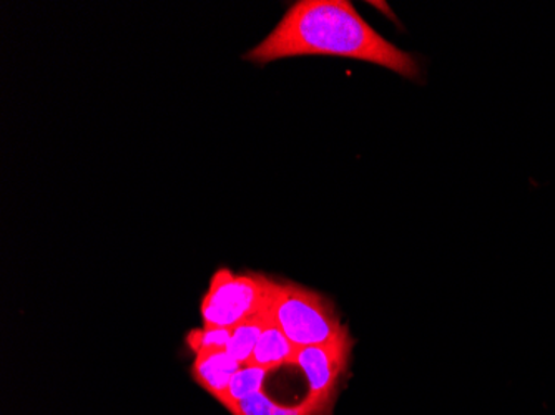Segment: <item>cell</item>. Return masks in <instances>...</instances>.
Here are the masks:
<instances>
[{
	"label": "cell",
	"instance_id": "obj_7",
	"mask_svg": "<svg viewBox=\"0 0 555 415\" xmlns=\"http://www.w3.org/2000/svg\"><path fill=\"white\" fill-rule=\"evenodd\" d=\"M270 306L261 309L260 313L254 314V316L243 321L238 326L233 327L232 337H230L229 346H227V352H229L233 359H236L242 366H246V362L249 361V358L254 354L255 348H257V342L261 334L273 323V314H271Z\"/></svg>",
	"mask_w": 555,
	"mask_h": 415
},
{
	"label": "cell",
	"instance_id": "obj_4",
	"mask_svg": "<svg viewBox=\"0 0 555 415\" xmlns=\"http://www.w3.org/2000/svg\"><path fill=\"white\" fill-rule=\"evenodd\" d=\"M351 349L352 339L346 329L335 341L308 346L296 351L293 366H298L307 376L310 386L307 399L323 405L330 402L336 384L346 369Z\"/></svg>",
	"mask_w": 555,
	"mask_h": 415
},
{
	"label": "cell",
	"instance_id": "obj_8",
	"mask_svg": "<svg viewBox=\"0 0 555 415\" xmlns=\"http://www.w3.org/2000/svg\"><path fill=\"white\" fill-rule=\"evenodd\" d=\"M324 405L305 399L298 405H282L271 401L267 392L258 391L257 394L243 399L238 404L229 408L233 415H318Z\"/></svg>",
	"mask_w": 555,
	"mask_h": 415
},
{
	"label": "cell",
	"instance_id": "obj_1",
	"mask_svg": "<svg viewBox=\"0 0 555 415\" xmlns=\"http://www.w3.org/2000/svg\"><path fill=\"white\" fill-rule=\"evenodd\" d=\"M298 55L370 62L406 79L420 75L414 59L383 39L348 0H299L246 59L268 64Z\"/></svg>",
	"mask_w": 555,
	"mask_h": 415
},
{
	"label": "cell",
	"instance_id": "obj_5",
	"mask_svg": "<svg viewBox=\"0 0 555 415\" xmlns=\"http://www.w3.org/2000/svg\"><path fill=\"white\" fill-rule=\"evenodd\" d=\"M242 369L236 359L227 351L205 352L196 354L193 362V380L198 384L204 391L214 395L218 402H223L224 392L229 389L230 380L233 379L238 371Z\"/></svg>",
	"mask_w": 555,
	"mask_h": 415
},
{
	"label": "cell",
	"instance_id": "obj_10",
	"mask_svg": "<svg viewBox=\"0 0 555 415\" xmlns=\"http://www.w3.org/2000/svg\"><path fill=\"white\" fill-rule=\"evenodd\" d=\"M232 330L229 327H202V329H193L186 336V345L190 346L196 354H205V352L227 351Z\"/></svg>",
	"mask_w": 555,
	"mask_h": 415
},
{
	"label": "cell",
	"instance_id": "obj_2",
	"mask_svg": "<svg viewBox=\"0 0 555 415\" xmlns=\"http://www.w3.org/2000/svg\"><path fill=\"white\" fill-rule=\"evenodd\" d=\"M270 308L274 324L298 349L335 341L346 330L332 302L295 283L274 281Z\"/></svg>",
	"mask_w": 555,
	"mask_h": 415
},
{
	"label": "cell",
	"instance_id": "obj_6",
	"mask_svg": "<svg viewBox=\"0 0 555 415\" xmlns=\"http://www.w3.org/2000/svg\"><path fill=\"white\" fill-rule=\"evenodd\" d=\"M298 348L289 341L280 327L273 323L263 330L258 339L254 354L246 362V366L263 367L273 371L280 366H293Z\"/></svg>",
	"mask_w": 555,
	"mask_h": 415
},
{
	"label": "cell",
	"instance_id": "obj_9",
	"mask_svg": "<svg viewBox=\"0 0 555 415\" xmlns=\"http://www.w3.org/2000/svg\"><path fill=\"white\" fill-rule=\"evenodd\" d=\"M268 373L270 371L263 369V367L242 366V369L230 380L229 389L224 392L221 404L230 408L232 405L242 402L243 399L257 394L258 391H263V382Z\"/></svg>",
	"mask_w": 555,
	"mask_h": 415
},
{
	"label": "cell",
	"instance_id": "obj_3",
	"mask_svg": "<svg viewBox=\"0 0 555 415\" xmlns=\"http://www.w3.org/2000/svg\"><path fill=\"white\" fill-rule=\"evenodd\" d=\"M274 281L261 274H233L218 270L202 301L205 327H233L268 308L273 296Z\"/></svg>",
	"mask_w": 555,
	"mask_h": 415
}]
</instances>
